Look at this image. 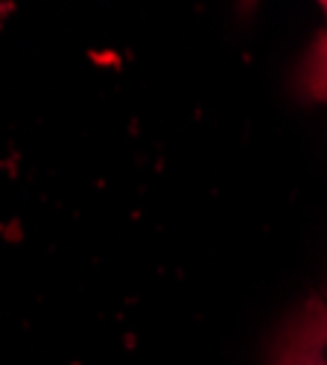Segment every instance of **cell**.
Here are the masks:
<instances>
[{
	"mask_svg": "<svg viewBox=\"0 0 327 365\" xmlns=\"http://www.w3.org/2000/svg\"><path fill=\"white\" fill-rule=\"evenodd\" d=\"M301 91L310 100L327 103V29L318 36V41L313 44L304 71H301Z\"/></svg>",
	"mask_w": 327,
	"mask_h": 365,
	"instance_id": "7a4b0ae2",
	"label": "cell"
},
{
	"mask_svg": "<svg viewBox=\"0 0 327 365\" xmlns=\"http://www.w3.org/2000/svg\"><path fill=\"white\" fill-rule=\"evenodd\" d=\"M246 4H251V0H246ZM318 6L324 9V18H327V0H318Z\"/></svg>",
	"mask_w": 327,
	"mask_h": 365,
	"instance_id": "3957f363",
	"label": "cell"
},
{
	"mask_svg": "<svg viewBox=\"0 0 327 365\" xmlns=\"http://www.w3.org/2000/svg\"><path fill=\"white\" fill-rule=\"evenodd\" d=\"M269 365H327V304L307 301L278 333Z\"/></svg>",
	"mask_w": 327,
	"mask_h": 365,
	"instance_id": "6da1fadb",
	"label": "cell"
}]
</instances>
